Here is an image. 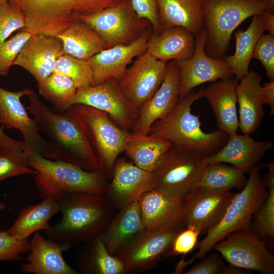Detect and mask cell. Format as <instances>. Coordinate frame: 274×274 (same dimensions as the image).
Listing matches in <instances>:
<instances>
[{"instance_id":"obj_1","label":"cell","mask_w":274,"mask_h":274,"mask_svg":"<svg viewBox=\"0 0 274 274\" xmlns=\"http://www.w3.org/2000/svg\"><path fill=\"white\" fill-rule=\"evenodd\" d=\"M25 107L38 129L48 138L42 155L49 159L72 163L90 171L101 170L96 156L75 111L69 107L57 111L41 101L35 92L27 96Z\"/></svg>"},{"instance_id":"obj_2","label":"cell","mask_w":274,"mask_h":274,"mask_svg":"<svg viewBox=\"0 0 274 274\" xmlns=\"http://www.w3.org/2000/svg\"><path fill=\"white\" fill-rule=\"evenodd\" d=\"M56 198L62 217L44 232L71 247L103 233L118 210L105 195L62 193Z\"/></svg>"},{"instance_id":"obj_3","label":"cell","mask_w":274,"mask_h":274,"mask_svg":"<svg viewBox=\"0 0 274 274\" xmlns=\"http://www.w3.org/2000/svg\"><path fill=\"white\" fill-rule=\"evenodd\" d=\"M202 97L201 89L194 90L179 99L173 111L155 121L148 134L169 141L173 146L210 156L227 143L229 134L217 130L204 132L198 116L191 112L193 103Z\"/></svg>"},{"instance_id":"obj_4","label":"cell","mask_w":274,"mask_h":274,"mask_svg":"<svg viewBox=\"0 0 274 274\" xmlns=\"http://www.w3.org/2000/svg\"><path fill=\"white\" fill-rule=\"evenodd\" d=\"M28 165L36 173L35 180L39 196H57L62 193L105 195L109 181L100 170L90 171L72 163L54 160L32 153Z\"/></svg>"},{"instance_id":"obj_5","label":"cell","mask_w":274,"mask_h":274,"mask_svg":"<svg viewBox=\"0 0 274 274\" xmlns=\"http://www.w3.org/2000/svg\"><path fill=\"white\" fill-rule=\"evenodd\" d=\"M260 169L258 163L249 173L246 185L241 192L235 193L221 220L197 244L198 250L190 259H181L179 262L176 272L181 273L185 266L196 259L204 258L216 244L230 233L250 229L253 214L267 192L260 174Z\"/></svg>"},{"instance_id":"obj_6","label":"cell","mask_w":274,"mask_h":274,"mask_svg":"<svg viewBox=\"0 0 274 274\" xmlns=\"http://www.w3.org/2000/svg\"><path fill=\"white\" fill-rule=\"evenodd\" d=\"M207 54L224 59L230 47L231 35L246 19L267 10V5L258 0H201Z\"/></svg>"},{"instance_id":"obj_7","label":"cell","mask_w":274,"mask_h":274,"mask_svg":"<svg viewBox=\"0 0 274 274\" xmlns=\"http://www.w3.org/2000/svg\"><path fill=\"white\" fill-rule=\"evenodd\" d=\"M70 107L81 122L101 170L109 178L115 161L124 152L129 132L118 126L104 111L82 104Z\"/></svg>"},{"instance_id":"obj_8","label":"cell","mask_w":274,"mask_h":274,"mask_svg":"<svg viewBox=\"0 0 274 274\" xmlns=\"http://www.w3.org/2000/svg\"><path fill=\"white\" fill-rule=\"evenodd\" d=\"M205 157L173 145L152 172L153 189L182 199L193 187L208 164Z\"/></svg>"},{"instance_id":"obj_9","label":"cell","mask_w":274,"mask_h":274,"mask_svg":"<svg viewBox=\"0 0 274 274\" xmlns=\"http://www.w3.org/2000/svg\"><path fill=\"white\" fill-rule=\"evenodd\" d=\"M185 228L182 223L177 222L145 229L114 256L121 262L126 274L149 270L168 256L176 237Z\"/></svg>"},{"instance_id":"obj_10","label":"cell","mask_w":274,"mask_h":274,"mask_svg":"<svg viewBox=\"0 0 274 274\" xmlns=\"http://www.w3.org/2000/svg\"><path fill=\"white\" fill-rule=\"evenodd\" d=\"M79 20L100 36L106 49L130 43L152 28L148 20L139 17L135 12L131 0H121L100 11L80 15Z\"/></svg>"},{"instance_id":"obj_11","label":"cell","mask_w":274,"mask_h":274,"mask_svg":"<svg viewBox=\"0 0 274 274\" xmlns=\"http://www.w3.org/2000/svg\"><path fill=\"white\" fill-rule=\"evenodd\" d=\"M75 104L88 106L107 113L118 126L127 131L132 129L139 113L118 81L112 78L96 86L78 88L75 95L60 111Z\"/></svg>"},{"instance_id":"obj_12","label":"cell","mask_w":274,"mask_h":274,"mask_svg":"<svg viewBox=\"0 0 274 274\" xmlns=\"http://www.w3.org/2000/svg\"><path fill=\"white\" fill-rule=\"evenodd\" d=\"M26 17L24 30L31 35L56 36L79 20L77 0H7Z\"/></svg>"},{"instance_id":"obj_13","label":"cell","mask_w":274,"mask_h":274,"mask_svg":"<svg viewBox=\"0 0 274 274\" xmlns=\"http://www.w3.org/2000/svg\"><path fill=\"white\" fill-rule=\"evenodd\" d=\"M230 265L262 274L274 273V257L266 243L249 229L230 233L213 247Z\"/></svg>"},{"instance_id":"obj_14","label":"cell","mask_w":274,"mask_h":274,"mask_svg":"<svg viewBox=\"0 0 274 274\" xmlns=\"http://www.w3.org/2000/svg\"><path fill=\"white\" fill-rule=\"evenodd\" d=\"M235 193L231 191L195 187L182 199L181 221L199 235L207 233L222 219Z\"/></svg>"},{"instance_id":"obj_15","label":"cell","mask_w":274,"mask_h":274,"mask_svg":"<svg viewBox=\"0 0 274 274\" xmlns=\"http://www.w3.org/2000/svg\"><path fill=\"white\" fill-rule=\"evenodd\" d=\"M195 37V48L193 55L186 60H176L180 78L179 99L203 83L234 77L224 59H214L207 54L205 45L207 35L205 29Z\"/></svg>"},{"instance_id":"obj_16","label":"cell","mask_w":274,"mask_h":274,"mask_svg":"<svg viewBox=\"0 0 274 274\" xmlns=\"http://www.w3.org/2000/svg\"><path fill=\"white\" fill-rule=\"evenodd\" d=\"M166 64L146 51L137 57L118 81L123 93L138 110L160 86L165 76Z\"/></svg>"},{"instance_id":"obj_17","label":"cell","mask_w":274,"mask_h":274,"mask_svg":"<svg viewBox=\"0 0 274 274\" xmlns=\"http://www.w3.org/2000/svg\"><path fill=\"white\" fill-rule=\"evenodd\" d=\"M34 91L25 88L11 91L0 86V123L7 129L18 130L23 138L25 149L42 154L48 144L40 133L34 119L28 115L20 98Z\"/></svg>"},{"instance_id":"obj_18","label":"cell","mask_w":274,"mask_h":274,"mask_svg":"<svg viewBox=\"0 0 274 274\" xmlns=\"http://www.w3.org/2000/svg\"><path fill=\"white\" fill-rule=\"evenodd\" d=\"M180 84V73L177 61L171 60L166 64L165 76L160 86L139 110L131 133L148 134L155 121L168 115L179 101Z\"/></svg>"},{"instance_id":"obj_19","label":"cell","mask_w":274,"mask_h":274,"mask_svg":"<svg viewBox=\"0 0 274 274\" xmlns=\"http://www.w3.org/2000/svg\"><path fill=\"white\" fill-rule=\"evenodd\" d=\"M111 177L105 195L117 210L138 201L143 193L153 189L152 172L124 158L116 159Z\"/></svg>"},{"instance_id":"obj_20","label":"cell","mask_w":274,"mask_h":274,"mask_svg":"<svg viewBox=\"0 0 274 274\" xmlns=\"http://www.w3.org/2000/svg\"><path fill=\"white\" fill-rule=\"evenodd\" d=\"M152 33L151 28L130 43L105 49L87 59L93 72L91 86L99 85L111 78L118 81L133 59L147 51L148 42Z\"/></svg>"},{"instance_id":"obj_21","label":"cell","mask_w":274,"mask_h":274,"mask_svg":"<svg viewBox=\"0 0 274 274\" xmlns=\"http://www.w3.org/2000/svg\"><path fill=\"white\" fill-rule=\"evenodd\" d=\"M63 53L62 44L56 36L31 35L14 61L39 82L51 75L58 58Z\"/></svg>"},{"instance_id":"obj_22","label":"cell","mask_w":274,"mask_h":274,"mask_svg":"<svg viewBox=\"0 0 274 274\" xmlns=\"http://www.w3.org/2000/svg\"><path fill=\"white\" fill-rule=\"evenodd\" d=\"M26 262L20 267L24 273L78 274L63 258L62 253L71 247L47 237L39 231L32 234Z\"/></svg>"},{"instance_id":"obj_23","label":"cell","mask_w":274,"mask_h":274,"mask_svg":"<svg viewBox=\"0 0 274 274\" xmlns=\"http://www.w3.org/2000/svg\"><path fill=\"white\" fill-rule=\"evenodd\" d=\"M274 146L270 141H256L250 134L229 135L227 143L218 152L206 156L207 164L228 163L244 173H249L268 151Z\"/></svg>"},{"instance_id":"obj_24","label":"cell","mask_w":274,"mask_h":274,"mask_svg":"<svg viewBox=\"0 0 274 274\" xmlns=\"http://www.w3.org/2000/svg\"><path fill=\"white\" fill-rule=\"evenodd\" d=\"M238 82L233 77L211 82L206 88H200L202 97L212 108L218 129L229 135L236 133L238 128L236 92Z\"/></svg>"},{"instance_id":"obj_25","label":"cell","mask_w":274,"mask_h":274,"mask_svg":"<svg viewBox=\"0 0 274 274\" xmlns=\"http://www.w3.org/2000/svg\"><path fill=\"white\" fill-rule=\"evenodd\" d=\"M262 76L249 71L236 87L238 105V128L244 134H250L257 130L262 121L264 111L261 98Z\"/></svg>"},{"instance_id":"obj_26","label":"cell","mask_w":274,"mask_h":274,"mask_svg":"<svg viewBox=\"0 0 274 274\" xmlns=\"http://www.w3.org/2000/svg\"><path fill=\"white\" fill-rule=\"evenodd\" d=\"M195 48V36L186 28L174 26L162 29L157 34L152 33L147 46L152 56L165 63L190 58Z\"/></svg>"},{"instance_id":"obj_27","label":"cell","mask_w":274,"mask_h":274,"mask_svg":"<svg viewBox=\"0 0 274 274\" xmlns=\"http://www.w3.org/2000/svg\"><path fill=\"white\" fill-rule=\"evenodd\" d=\"M138 202L142 222L147 229L182 223V199L152 189L143 193Z\"/></svg>"},{"instance_id":"obj_28","label":"cell","mask_w":274,"mask_h":274,"mask_svg":"<svg viewBox=\"0 0 274 274\" xmlns=\"http://www.w3.org/2000/svg\"><path fill=\"white\" fill-rule=\"evenodd\" d=\"M162 28L182 27L195 36L204 29L201 0H156Z\"/></svg>"},{"instance_id":"obj_29","label":"cell","mask_w":274,"mask_h":274,"mask_svg":"<svg viewBox=\"0 0 274 274\" xmlns=\"http://www.w3.org/2000/svg\"><path fill=\"white\" fill-rule=\"evenodd\" d=\"M146 228L142 222L138 201L117 210L102 233L110 254H115Z\"/></svg>"},{"instance_id":"obj_30","label":"cell","mask_w":274,"mask_h":274,"mask_svg":"<svg viewBox=\"0 0 274 274\" xmlns=\"http://www.w3.org/2000/svg\"><path fill=\"white\" fill-rule=\"evenodd\" d=\"M76 263L79 273L126 274L121 262L108 252L102 233L81 245L77 251Z\"/></svg>"},{"instance_id":"obj_31","label":"cell","mask_w":274,"mask_h":274,"mask_svg":"<svg viewBox=\"0 0 274 274\" xmlns=\"http://www.w3.org/2000/svg\"><path fill=\"white\" fill-rule=\"evenodd\" d=\"M56 197L48 196L37 204L21 209L13 224L6 231L20 239H28L34 233L47 229L51 219L59 212Z\"/></svg>"},{"instance_id":"obj_32","label":"cell","mask_w":274,"mask_h":274,"mask_svg":"<svg viewBox=\"0 0 274 274\" xmlns=\"http://www.w3.org/2000/svg\"><path fill=\"white\" fill-rule=\"evenodd\" d=\"M63 53L87 60L106 49L100 36L85 22L78 20L59 33Z\"/></svg>"},{"instance_id":"obj_33","label":"cell","mask_w":274,"mask_h":274,"mask_svg":"<svg viewBox=\"0 0 274 274\" xmlns=\"http://www.w3.org/2000/svg\"><path fill=\"white\" fill-rule=\"evenodd\" d=\"M172 146L169 141L149 134L129 132L124 152L136 166L152 172L160 158Z\"/></svg>"},{"instance_id":"obj_34","label":"cell","mask_w":274,"mask_h":274,"mask_svg":"<svg viewBox=\"0 0 274 274\" xmlns=\"http://www.w3.org/2000/svg\"><path fill=\"white\" fill-rule=\"evenodd\" d=\"M264 30L259 14L252 16L251 23L247 29H238L234 32L236 44L234 53L226 56L224 60L237 80H239L249 72L254 48Z\"/></svg>"},{"instance_id":"obj_35","label":"cell","mask_w":274,"mask_h":274,"mask_svg":"<svg viewBox=\"0 0 274 274\" xmlns=\"http://www.w3.org/2000/svg\"><path fill=\"white\" fill-rule=\"evenodd\" d=\"M247 181L245 173L234 166L222 162L212 163L205 166L193 187L230 191L243 189Z\"/></svg>"},{"instance_id":"obj_36","label":"cell","mask_w":274,"mask_h":274,"mask_svg":"<svg viewBox=\"0 0 274 274\" xmlns=\"http://www.w3.org/2000/svg\"><path fill=\"white\" fill-rule=\"evenodd\" d=\"M267 192L253 214L250 231L271 243L274 237V168L269 167L262 178Z\"/></svg>"},{"instance_id":"obj_37","label":"cell","mask_w":274,"mask_h":274,"mask_svg":"<svg viewBox=\"0 0 274 274\" xmlns=\"http://www.w3.org/2000/svg\"><path fill=\"white\" fill-rule=\"evenodd\" d=\"M39 94L53 105V108L60 111L75 95L77 87L67 76L53 73L44 80L37 83Z\"/></svg>"},{"instance_id":"obj_38","label":"cell","mask_w":274,"mask_h":274,"mask_svg":"<svg viewBox=\"0 0 274 274\" xmlns=\"http://www.w3.org/2000/svg\"><path fill=\"white\" fill-rule=\"evenodd\" d=\"M53 73L67 76L74 82L77 88L92 84L93 72L87 60L63 54L57 60Z\"/></svg>"},{"instance_id":"obj_39","label":"cell","mask_w":274,"mask_h":274,"mask_svg":"<svg viewBox=\"0 0 274 274\" xmlns=\"http://www.w3.org/2000/svg\"><path fill=\"white\" fill-rule=\"evenodd\" d=\"M32 153L26 149L15 150L0 148V182L12 177L35 175L36 171L28 165Z\"/></svg>"},{"instance_id":"obj_40","label":"cell","mask_w":274,"mask_h":274,"mask_svg":"<svg viewBox=\"0 0 274 274\" xmlns=\"http://www.w3.org/2000/svg\"><path fill=\"white\" fill-rule=\"evenodd\" d=\"M26 25L24 14L7 0L0 6V43L5 41L15 31Z\"/></svg>"},{"instance_id":"obj_41","label":"cell","mask_w":274,"mask_h":274,"mask_svg":"<svg viewBox=\"0 0 274 274\" xmlns=\"http://www.w3.org/2000/svg\"><path fill=\"white\" fill-rule=\"evenodd\" d=\"M31 34L22 30L10 39L0 43V75H7L23 46Z\"/></svg>"},{"instance_id":"obj_42","label":"cell","mask_w":274,"mask_h":274,"mask_svg":"<svg viewBox=\"0 0 274 274\" xmlns=\"http://www.w3.org/2000/svg\"><path fill=\"white\" fill-rule=\"evenodd\" d=\"M29 249L28 239L17 238L6 230L0 231V261L20 260L21 256L28 253Z\"/></svg>"},{"instance_id":"obj_43","label":"cell","mask_w":274,"mask_h":274,"mask_svg":"<svg viewBox=\"0 0 274 274\" xmlns=\"http://www.w3.org/2000/svg\"><path fill=\"white\" fill-rule=\"evenodd\" d=\"M253 58L259 60L269 81L274 80V34H262L254 48Z\"/></svg>"},{"instance_id":"obj_44","label":"cell","mask_w":274,"mask_h":274,"mask_svg":"<svg viewBox=\"0 0 274 274\" xmlns=\"http://www.w3.org/2000/svg\"><path fill=\"white\" fill-rule=\"evenodd\" d=\"M133 9L138 16L148 20L153 33H159L162 28L159 19L156 0H131Z\"/></svg>"},{"instance_id":"obj_45","label":"cell","mask_w":274,"mask_h":274,"mask_svg":"<svg viewBox=\"0 0 274 274\" xmlns=\"http://www.w3.org/2000/svg\"><path fill=\"white\" fill-rule=\"evenodd\" d=\"M199 235L193 227L185 228L176 237L168 257L181 254L184 257L194 248Z\"/></svg>"},{"instance_id":"obj_46","label":"cell","mask_w":274,"mask_h":274,"mask_svg":"<svg viewBox=\"0 0 274 274\" xmlns=\"http://www.w3.org/2000/svg\"><path fill=\"white\" fill-rule=\"evenodd\" d=\"M228 265L222 258L214 252L186 271L185 274H227Z\"/></svg>"},{"instance_id":"obj_47","label":"cell","mask_w":274,"mask_h":274,"mask_svg":"<svg viewBox=\"0 0 274 274\" xmlns=\"http://www.w3.org/2000/svg\"><path fill=\"white\" fill-rule=\"evenodd\" d=\"M121 0H77L80 15L93 14L113 7Z\"/></svg>"},{"instance_id":"obj_48","label":"cell","mask_w":274,"mask_h":274,"mask_svg":"<svg viewBox=\"0 0 274 274\" xmlns=\"http://www.w3.org/2000/svg\"><path fill=\"white\" fill-rule=\"evenodd\" d=\"M261 98L263 105L269 106L270 115H272L274 114V80L262 85Z\"/></svg>"},{"instance_id":"obj_49","label":"cell","mask_w":274,"mask_h":274,"mask_svg":"<svg viewBox=\"0 0 274 274\" xmlns=\"http://www.w3.org/2000/svg\"><path fill=\"white\" fill-rule=\"evenodd\" d=\"M4 126L0 127V148L15 150H25L23 142L15 140L7 135L3 130Z\"/></svg>"},{"instance_id":"obj_50","label":"cell","mask_w":274,"mask_h":274,"mask_svg":"<svg viewBox=\"0 0 274 274\" xmlns=\"http://www.w3.org/2000/svg\"><path fill=\"white\" fill-rule=\"evenodd\" d=\"M265 30L274 34V15L272 12L264 10L260 14Z\"/></svg>"},{"instance_id":"obj_51","label":"cell","mask_w":274,"mask_h":274,"mask_svg":"<svg viewBox=\"0 0 274 274\" xmlns=\"http://www.w3.org/2000/svg\"><path fill=\"white\" fill-rule=\"evenodd\" d=\"M260 1L267 5V10L273 12L274 11V0H258Z\"/></svg>"},{"instance_id":"obj_52","label":"cell","mask_w":274,"mask_h":274,"mask_svg":"<svg viewBox=\"0 0 274 274\" xmlns=\"http://www.w3.org/2000/svg\"><path fill=\"white\" fill-rule=\"evenodd\" d=\"M6 208V206L4 203L0 201V210H3Z\"/></svg>"},{"instance_id":"obj_53","label":"cell","mask_w":274,"mask_h":274,"mask_svg":"<svg viewBox=\"0 0 274 274\" xmlns=\"http://www.w3.org/2000/svg\"><path fill=\"white\" fill-rule=\"evenodd\" d=\"M6 1H7V0H0V6L2 3H3Z\"/></svg>"}]
</instances>
